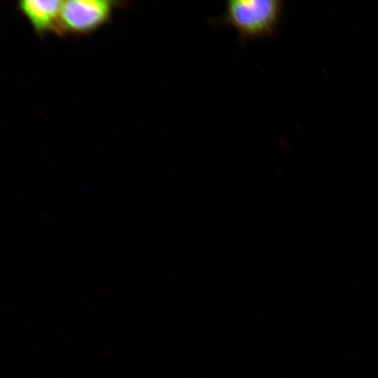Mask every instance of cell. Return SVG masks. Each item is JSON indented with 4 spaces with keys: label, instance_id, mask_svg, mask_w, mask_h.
I'll list each match as a JSON object with an SVG mask.
<instances>
[{
    "label": "cell",
    "instance_id": "1",
    "mask_svg": "<svg viewBox=\"0 0 378 378\" xmlns=\"http://www.w3.org/2000/svg\"><path fill=\"white\" fill-rule=\"evenodd\" d=\"M282 8L281 0H228L220 20L234 27L241 40L262 37L274 32Z\"/></svg>",
    "mask_w": 378,
    "mask_h": 378
},
{
    "label": "cell",
    "instance_id": "2",
    "mask_svg": "<svg viewBox=\"0 0 378 378\" xmlns=\"http://www.w3.org/2000/svg\"><path fill=\"white\" fill-rule=\"evenodd\" d=\"M120 3L111 0L62 1L59 35L86 34L96 31L111 20Z\"/></svg>",
    "mask_w": 378,
    "mask_h": 378
},
{
    "label": "cell",
    "instance_id": "3",
    "mask_svg": "<svg viewBox=\"0 0 378 378\" xmlns=\"http://www.w3.org/2000/svg\"><path fill=\"white\" fill-rule=\"evenodd\" d=\"M62 1L24 0L16 4L18 10L28 20L34 31L42 36L48 33L59 34Z\"/></svg>",
    "mask_w": 378,
    "mask_h": 378
},
{
    "label": "cell",
    "instance_id": "4",
    "mask_svg": "<svg viewBox=\"0 0 378 378\" xmlns=\"http://www.w3.org/2000/svg\"><path fill=\"white\" fill-rule=\"evenodd\" d=\"M104 352L108 356H112L111 352L109 351L108 349H104Z\"/></svg>",
    "mask_w": 378,
    "mask_h": 378
}]
</instances>
